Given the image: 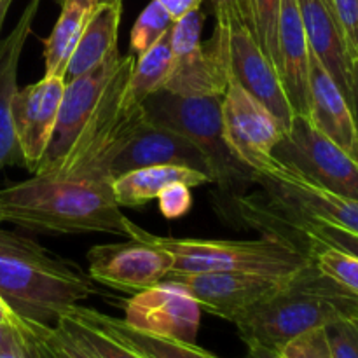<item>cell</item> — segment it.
Segmentation results:
<instances>
[{
    "mask_svg": "<svg viewBox=\"0 0 358 358\" xmlns=\"http://www.w3.org/2000/svg\"><path fill=\"white\" fill-rule=\"evenodd\" d=\"M0 222L51 234L107 233L128 238L110 182L34 173L0 189Z\"/></svg>",
    "mask_w": 358,
    "mask_h": 358,
    "instance_id": "obj_1",
    "label": "cell"
},
{
    "mask_svg": "<svg viewBox=\"0 0 358 358\" xmlns=\"http://www.w3.org/2000/svg\"><path fill=\"white\" fill-rule=\"evenodd\" d=\"M355 317L357 294L325 275L311 261L234 318L233 324L247 346L278 352L304 332Z\"/></svg>",
    "mask_w": 358,
    "mask_h": 358,
    "instance_id": "obj_2",
    "label": "cell"
},
{
    "mask_svg": "<svg viewBox=\"0 0 358 358\" xmlns=\"http://www.w3.org/2000/svg\"><path fill=\"white\" fill-rule=\"evenodd\" d=\"M96 294L80 266L31 238L0 227V301L20 320L56 325L69 310Z\"/></svg>",
    "mask_w": 358,
    "mask_h": 358,
    "instance_id": "obj_3",
    "label": "cell"
},
{
    "mask_svg": "<svg viewBox=\"0 0 358 358\" xmlns=\"http://www.w3.org/2000/svg\"><path fill=\"white\" fill-rule=\"evenodd\" d=\"M128 238L163 248L173 259L171 273H247L268 278H289L303 269L313 255L278 236L259 240H198L157 236L133 220L126 222ZM170 273V275H171Z\"/></svg>",
    "mask_w": 358,
    "mask_h": 358,
    "instance_id": "obj_4",
    "label": "cell"
},
{
    "mask_svg": "<svg viewBox=\"0 0 358 358\" xmlns=\"http://www.w3.org/2000/svg\"><path fill=\"white\" fill-rule=\"evenodd\" d=\"M224 94L182 96L166 90L156 91L142 103L147 119L178 133L194 143L212 168L215 184L227 194H245L257 184V173L241 163L224 138Z\"/></svg>",
    "mask_w": 358,
    "mask_h": 358,
    "instance_id": "obj_5",
    "label": "cell"
},
{
    "mask_svg": "<svg viewBox=\"0 0 358 358\" xmlns=\"http://www.w3.org/2000/svg\"><path fill=\"white\" fill-rule=\"evenodd\" d=\"M135 59L133 55L122 56L121 65L108 86L105 87L103 96L94 108L93 115L79 133L62 163L49 173L103 180L101 171L105 163L145 119L142 107L131 108L126 107L124 103V90Z\"/></svg>",
    "mask_w": 358,
    "mask_h": 358,
    "instance_id": "obj_6",
    "label": "cell"
},
{
    "mask_svg": "<svg viewBox=\"0 0 358 358\" xmlns=\"http://www.w3.org/2000/svg\"><path fill=\"white\" fill-rule=\"evenodd\" d=\"M203 14L196 9L178 17L170 30L173 70L164 90L182 96L224 94L229 83L226 34L217 27L206 45L201 44Z\"/></svg>",
    "mask_w": 358,
    "mask_h": 358,
    "instance_id": "obj_7",
    "label": "cell"
},
{
    "mask_svg": "<svg viewBox=\"0 0 358 358\" xmlns=\"http://www.w3.org/2000/svg\"><path fill=\"white\" fill-rule=\"evenodd\" d=\"M273 157L318 187L358 199V161L318 131L306 115L294 114Z\"/></svg>",
    "mask_w": 358,
    "mask_h": 358,
    "instance_id": "obj_8",
    "label": "cell"
},
{
    "mask_svg": "<svg viewBox=\"0 0 358 358\" xmlns=\"http://www.w3.org/2000/svg\"><path fill=\"white\" fill-rule=\"evenodd\" d=\"M255 173L266 198L280 208L358 234V199L318 187L275 157Z\"/></svg>",
    "mask_w": 358,
    "mask_h": 358,
    "instance_id": "obj_9",
    "label": "cell"
},
{
    "mask_svg": "<svg viewBox=\"0 0 358 358\" xmlns=\"http://www.w3.org/2000/svg\"><path fill=\"white\" fill-rule=\"evenodd\" d=\"M222 126L229 149L254 171L273 159V150L287 133L282 121L234 79L224 91Z\"/></svg>",
    "mask_w": 358,
    "mask_h": 358,
    "instance_id": "obj_10",
    "label": "cell"
},
{
    "mask_svg": "<svg viewBox=\"0 0 358 358\" xmlns=\"http://www.w3.org/2000/svg\"><path fill=\"white\" fill-rule=\"evenodd\" d=\"M87 275L93 282L131 294L164 282L173 266L166 250L133 238L121 243L94 245L87 252Z\"/></svg>",
    "mask_w": 358,
    "mask_h": 358,
    "instance_id": "obj_11",
    "label": "cell"
},
{
    "mask_svg": "<svg viewBox=\"0 0 358 358\" xmlns=\"http://www.w3.org/2000/svg\"><path fill=\"white\" fill-rule=\"evenodd\" d=\"M121 59L122 56L119 49H114L100 65L65 83L51 142L35 173H49L62 163L79 133L93 115L96 105L100 103L105 87L117 72Z\"/></svg>",
    "mask_w": 358,
    "mask_h": 358,
    "instance_id": "obj_12",
    "label": "cell"
},
{
    "mask_svg": "<svg viewBox=\"0 0 358 358\" xmlns=\"http://www.w3.org/2000/svg\"><path fill=\"white\" fill-rule=\"evenodd\" d=\"M157 164L192 168L208 175L215 182L210 163L194 143L171 129L154 124L147 115L133 135L105 163L101 177L112 184L121 175Z\"/></svg>",
    "mask_w": 358,
    "mask_h": 358,
    "instance_id": "obj_13",
    "label": "cell"
},
{
    "mask_svg": "<svg viewBox=\"0 0 358 358\" xmlns=\"http://www.w3.org/2000/svg\"><path fill=\"white\" fill-rule=\"evenodd\" d=\"M122 320L136 331L194 343L201 322V308L178 283L164 280L133 294L124 303Z\"/></svg>",
    "mask_w": 358,
    "mask_h": 358,
    "instance_id": "obj_14",
    "label": "cell"
},
{
    "mask_svg": "<svg viewBox=\"0 0 358 358\" xmlns=\"http://www.w3.org/2000/svg\"><path fill=\"white\" fill-rule=\"evenodd\" d=\"M217 27L224 28L226 34L229 79L236 80L289 129L294 110L283 90L278 69L262 51L254 31L248 27Z\"/></svg>",
    "mask_w": 358,
    "mask_h": 358,
    "instance_id": "obj_15",
    "label": "cell"
},
{
    "mask_svg": "<svg viewBox=\"0 0 358 358\" xmlns=\"http://www.w3.org/2000/svg\"><path fill=\"white\" fill-rule=\"evenodd\" d=\"M65 80L44 76L41 80L17 87L13 98V124L21 161L35 173L51 142L58 117Z\"/></svg>",
    "mask_w": 358,
    "mask_h": 358,
    "instance_id": "obj_16",
    "label": "cell"
},
{
    "mask_svg": "<svg viewBox=\"0 0 358 358\" xmlns=\"http://www.w3.org/2000/svg\"><path fill=\"white\" fill-rule=\"evenodd\" d=\"M166 280L184 287L201 311L233 322L257 301L271 294L285 278H268L247 273H171Z\"/></svg>",
    "mask_w": 358,
    "mask_h": 358,
    "instance_id": "obj_17",
    "label": "cell"
},
{
    "mask_svg": "<svg viewBox=\"0 0 358 358\" xmlns=\"http://www.w3.org/2000/svg\"><path fill=\"white\" fill-rule=\"evenodd\" d=\"M42 0H28L10 34L0 41V173L21 161L13 124V98L17 91V69Z\"/></svg>",
    "mask_w": 358,
    "mask_h": 358,
    "instance_id": "obj_18",
    "label": "cell"
},
{
    "mask_svg": "<svg viewBox=\"0 0 358 358\" xmlns=\"http://www.w3.org/2000/svg\"><path fill=\"white\" fill-rule=\"evenodd\" d=\"M310 44L297 0H282L278 16V69L294 114L310 112Z\"/></svg>",
    "mask_w": 358,
    "mask_h": 358,
    "instance_id": "obj_19",
    "label": "cell"
},
{
    "mask_svg": "<svg viewBox=\"0 0 358 358\" xmlns=\"http://www.w3.org/2000/svg\"><path fill=\"white\" fill-rule=\"evenodd\" d=\"M311 51V49H310ZM311 124L327 138L358 161V138L348 98L322 66L317 56L310 55V112Z\"/></svg>",
    "mask_w": 358,
    "mask_h": 358,
    "instance_id": "obj_20",
    "label": "cell"
},
{
    "mask_svg": "<svg viewBox=\"0 0 358 358\" xmlns=\"http://www.w3.org/2000/svg\"><path fill=\"white\" fill-rule=\"evenodd\" d=\"M297 3L311 52L350 101L353 59L334 10L325 0H297Z\"/></svg>",
    "mask_w": 358,
    "mask_h": 358,
    "instance_id": "obj_21",
    "label": "cell"
},
{
    "mask_svg": "<svg viewBox=\"0 0 358 358\" xmlns=\"http://www.w3.org/2000/svg\"><path fill=\"white\" fill-rule=\"evenodd\" d=\"M65 315L80 324L105 332L142 358H220L196 346V343H185L136 331V329L129 327L122 318L108 317L101 311L79 306V304L66 311Z\"/></svg>",
    "mask_w": 358,
    "mask_h": 358,
    "instance_id": "obj_22",
    "label": "cell"
},
{
    "mask_svg": "<svg viewBox=\"0 0 358 358\" xmlns=\"http://www.w3.org/2000/svg\"><path fill=\"white\" fill-rule=\"evenodd\" d=\"M208 175L187 166L175 164H157L133 170L121 175L112 182V192L119 206L136 208L157 199V196L171 184H185L189 187L212 184Z\"/></svg>",
    "mask_w": 358,
    "mask_h": 358,
    "instance_id": "obj_23",
    "label": "cell"
},
{
    "mask_svg": "<svg viewBox=\"0 0 358 358\" xmlns=\"http://www.w3.org/2000/svg\"><path fill=\"white\" fill-rule=\"evenodd\" d=\"M122 16V3L96 6L91 14L77 48L70 58L63 80L76 79L100 65L114 49H117V31Z\"/></svg>",
    "mask_w": 358,
    "mask_h": 358,
    "instance_id": "obj_24",
    "label": "cell"
},
{
    "mask_svg": "<svg viewBox=\"0 0 358 358\" xmlns=\"http://www.w3.org/2000/svg\"><path fill=\"white\" fill-rule=\"evenodd\" d=\"M96 6L86 0H63L62 14L44 38V76L65 77L66 66Z\"/></svg>",
    "mask_w": 358,
    "mask_h": 358,
    "instance_id": "obj_25",
    "label": "cell"
},
{
    "mask_svg": "<svg viewBox=\"0 0 358 358\" xmlns=\"http://www.w3.org/2000/svg\"><path fill=\"white\" fill-rule=\"evenodd\" d=\"M171 30V28H170ZM170 30L150 49L135 59L128 84L124 90L126 107H142L145 98L156 91L164 90L173 70V52H171Z\"/></svg>",
    "mask_w": 358,
    "mask_h": 358,
    "instance_id": "obj_26",
    "label": "cell"
},
{
    "mask_svg": "<svg viewBox=\"0 0 358 358\" xmlns=\"http://www.w3.org/2000/svg\"><path fill=\"white\" fill-rule=\"evenodd\" d=\"M173 23L175 20L171 14L157 0H152L133 24L131 37H129V55L138 58L147 49L152 48L173 27Z\"/></svg>",
    "mask_w": 358,
    "mask_h": 358,
    "instance_id": "obj_27",
    "label": "cell"
},
{
    "mask_svg": "<svg viewBox=\"0 0 358 358\" xmlns=\"http://www.w3.org/2000/svg\"><path fill=\"white\" fill-rule=\"evenodd\" d=\"M310 254L313 255V261L318 268L355 292L358 296V257L341 248L331 247V245H310L308 247Z\"/></svg>",
    "mask_w": 358,
    "mask_h": 358,
    "instance_id": "obj_28",
    "label": "cell"
},
{
    "mask_svg": "<svg viewBox=\"0 0 358 358\" xmlns=\"http://www.w3.org/2000/svg\"><path fill=\"white\" fill-rule=\"evenodd\" d=\"M58 322H62L72 332L73 338L94 358H142L129 348H126L124 345L115 341L114 338L105 334V332L90 327L86 324H80V322L73 320V318L66 317V315H63Z\"/></svg>",
    "mask_w": 358,
    "mask_h": 358,
    "instance_id": "obj_29",
    "label": "cell"
},
{
    "mask_svg": "<svg viewBox=\"0 0 358 358\" xmlns=\"http://www.w3.org/2000/svg\"><path fill=\"white\" fill-rule=\"evenodd\" d=\"M282 0H252L255 37L273 63L278 62V16Z\"/></svg>",
    "mask_w": 358,
    "mask_h": 358,
    "instance_id": "obj_30",
    "label": "cell"
},
{
    "mask_svg": "<svg viewBox=\"0 0 358 358\" xmlns=\"http://www.w3.org/2000/svg\"><path fill=\"white\" fill-rule=\"evenodd\" d=\"M276 353L280 358H334L325 327L313 329L290 339Z\"/></svg>",
    "mask_w": 358,
    "mask_h": 358,
    "instance_id": "obj_31",
    "label": "cell"
},
{
    "mask_svg": "<svg viewBox=\"0 0 358 358\" xmlns=\"http://www.w3.org/2000/svg\"><path fill=\"white\" fill-rule=\"evenodd\" d=\"M38 331L55 358H94L62 322H56V325H38Z\"/></svg>",
    "mask_w": 358,
    "mask_h": 358,
    "instance_id": "obj_32",
    "label": "cell"
},
{
    "mask_svg": "<svg viewBox=\"0 0 358 358\" xmlns=\"http://www.w3.org/2000/svg\"><path fill=\"white\" fill-rule=\"evenodd\" d=\"M334 358H358V317L325 327Z\"/></svg>",
    "mask_w": 358,
    "mask_h": 358,
    "instance_id": "obj_33",
    "label": "cell"
},
{
    "mask_svg": "<svg viewBox=\"0 0 358 358\" xmlns=\"http://www.w3.org/2000/svg\"><path fill=\"white\" fill-rule=\"evenodd\" d=\"M215 14V24L248 27L255 34L252 0H208Z\"/></svg>",
    "mask_w": 358,
    "mask_h": 358,
    "instance_id": "obj_34",
    "label": "cell"
},
{
    "mask_svg": "<svg viewBox=\"0 0 358 358\" xmlns=\"http://www.w3.org/2000/svg\"><path fill=\"white\" fill-rule=\"evenodd\" d=\"M352 59H358V0H331Z\"/></svg>",
    "mask_w": 358,
    "mask_h": 358,
    "instance_id": "obj_35",
    "label": "cell"
},
{
    "mask_svg": "<svg viewBox=\"0 0 358 358\" xmlns=\"http://www.w3.org/2000/svg\"><path fill=\"white\" fill-rule=\"evenodd\" d=\"M189 185L185 184H171L157 196L159 210L166 219L173 220L178 217H184L192 206V194Z\"/></svg>",
    "mask_w": 358,
    "mask_h": 358,
    "instance_id": "obj_36",
    "label": "cell"
},
{
    "mask_svg": "<svg viewBox=\"0 0 358 358\" xmlns=\"http://www.w3.org/2000/svg\"><path fill=\"white\" fill-rule=\"evenodd\" d=\"M157 2H159L161 6L171 14V17L177 21L178 17L185 16V14L191 13V10L199 9L203 0H157Z\"/></svg>",
    "mask_w": 358,
    "mask_h": 358,
    "instance_id": "obj_37",
    "label": "cell"
},
{
    "mask_svg": "<svg viewBox=\"0 0 358 358\" xmlns=\"http://www.w3.org/2000/svg\"><path fill=\"white\" fill-rule=\"evenodd\" d=\"M350 107H352L353 117H355L357 138H358V59L352 63V90H350Z\"/></svg>",
    "mask_w": 358,
    "mask_h": 358,
    "instance_id": "obj_38",
    "label": "cell"
},
{
    "mask_svg": "<svg viewBox=\"0 0 358 358\" xmlns=\"http://www.w3.org/2000/svg\"><path fill=\"white\" fill-rule=\"evenodd\" d=\"M14 329H16V317L10 322H3L0 324V350H3L7 346V343L10 341L14 334Z\"/></svg>",
    "mask_w": 358,
    "mask_h": 358,
    "instance_id": "obj_39",
    "label": "cell"
},
{
    "mask_svg": "<svg viewBox=\"0 0 358 358\" xmlns=\"http://www.w3.org/2000/svg\"><path fill=\"white\" fill-rule=\"evenodd\" d=\"M247 355L245 358H280L278 353L273 350L262 348V346H247Z\"/></svg>",
    "mask_w": 358,
    "mask_h": 358,
    "instance_id": "obj_40",
    "label": "cell"
},
{
    "mask_svg": "<svg viewBox=\"0 0 358 358\" xmlns=\"http://www.w3.org/2000/svg\"><path fill=\"white\" fill-rule=\"evenodd\" d=\"M13 2L14 0H0V34H2V27H3V21H6L7 10H9L10 3ZM0 41H2V37H0Z\"/></svg>",
    "mask_w": 358,
    "mask_h": 358,
    "instance_id": "obj_41",
    "label": "cell"
},
{
    "mask_svg": "<svg viewBox=\"0 0 358 358\" xmlns=\"http://www.w3.org/2000/svg\"><path fill=\"white\" fill-rule=\"evenodd\" d=\"M14 318L13 311L9 310V308L6 306V304L0 301V324H3V322H10Z\"/></svg>",
    "mask_w": 358,
    "mask_h": 358,
    "instance_id": "obj_42",
    "label": "cell"
},
{
    "mask_svg": "<svg viewBox=\"0 0 358 358\" xmlns=\"http://www.w3.org/2000/svg\"><path fill=\"white\" fill-rule=\"evenodd\" d=\"M59 3L63 2V0H58ZM86 2L93 3V6H103V3H122V0H86Z\"/></svg>",
    "mask_w": 358,
    "mask_h": 358,
    "instance_id": "obj_43",
    "label": "cell"
},
{
    "mask_svg": "<svg viewBox=\"0 0 358 358\" xmlns=\"http://www.w3.org/2000/svg\"><path fill=\"white\" fill-rule=\"evenodd\" d=\"M325 2H327L329 3V6H331V0H325ZM332 7V6H331Z\"/></svg>",
    "mask_w": 358,
    "mask_h": 358,
    "instance_id": "obj_44",
    "label": "cell"
}]
</instances>
